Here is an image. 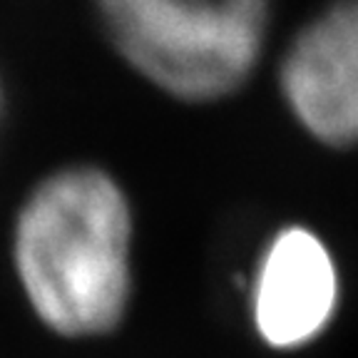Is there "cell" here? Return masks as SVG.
Returning <instances> with one entry per match:
<instances>
[{
    "label": "cell",
    "mask_w": 358,
    "mask_h": 358,
    "mask_svg": "<svg viewBox=\"0 0 358 358\" xmlns=\"http://www.w3.org/2000/svg\"><path fill=\"white\" fill-rule=\"evenodd\" d=\"M129 196L95 164L45 174L13 224V266L35 319L62 338L120 329L132 301Z\"/></svg>",
    "instance_id": "6da1fadb"
},
{
    "label": "cell",
    "mask_w": 358,
    "mask_h": 358,
    "mask_svg": "<svg viewBox=\"0 0 358 358\" xmlns=\"http://www.w3.org/2000/svg\"><path fill=\"white\" fill-rule=\"evenodd\" d=\"M134 73L182 102L239 92L266 50L274 0H95Z\"/></svg>",
    "instance_id": "7a4b0ae2"
},
{
    "label": "cell",
    "mask_w": 358,
    "mask_h": 358,
    "mask_svg": "<svg viewBox=\"0 0 358 358\" xmlns=\"http://www.w3.org/2000/svg\"><path fill=\"white\" fill-rule=\"evenodd\" d=\"M286 107L331 150L358 147V0H331L294 33L276 70Z\"/></svg>",
    "instance_id": "3957f363"
},
{
    "label": "cell",
    "mask_w": 358,
    "mask_h": 358,
    "mask_svg": "<svg viewBox=\"0 0 358 358\" xmlns=\"http://www.w3.org/2000/svg\"><path fill=\"white\" fill-rule=\"evenodd\" d=\"M254 324L274 348L313 341L338 306V271L329 246L306 227L268 241L254 281Z\"/></svg>",
    "instance_id": "277c9868"
},
{
    "label": "cell",
    "mask_w": 358,
    "mask_h": 358,
    "mask_svg": "<svg viewBox=\"0 0 358 358\" xmlns=\"http://www.w3.org/2000/svg\"><path fill=\"white\" fill-rule=\"evenodd\" d=\"M0 112H3V83H0Z\"/></svg>",
    "instance_id": "5b68a950"
}]
</instances>
